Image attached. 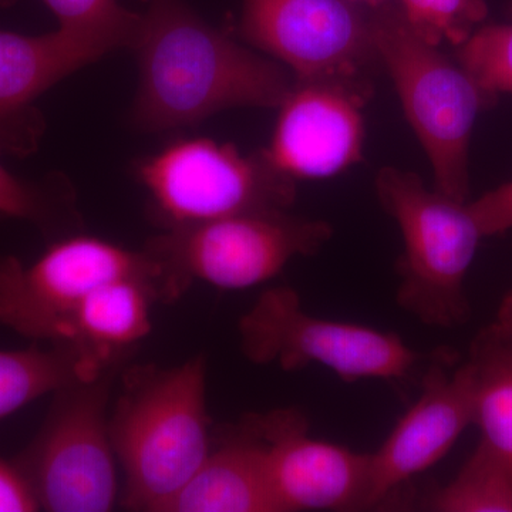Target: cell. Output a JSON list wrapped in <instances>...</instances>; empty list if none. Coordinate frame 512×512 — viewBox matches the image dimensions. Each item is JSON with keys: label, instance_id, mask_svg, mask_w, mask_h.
I'll list each match as a JSON object with an SVG mask.
<instances>
[{"label": "cell", "instance_id": "1", "mask_svg": "<svg viewBox=\"0 0 512 512\" xmlns=\"http://www.w3.org/2000/svg\"><path fill=\"white\" fill-rule=\"evenodd\" d=\"M134 46L140 66L131 120L140 130L195 126L234 107H278L295 77L239 45L183 0H150Z\"/></svg>", "mask_w": 512, "mask_h": 512}, {"label": "cell", "instance_id": "2", "mask_svg": "<svg viewBox=\"0 0 512 512\" xmlns=\"http://www.w3.org/2000/svg\"><path fill=\"white\" fill-rule=\"evenodd\" d=\"M110 436L126 476L123 504L165 512L212 450L207 359L131 369L111 414Z\"/></svg>", "mask_w": 512, "mask_h": 512}, {"label": "cell", "instance_id": "3", "mask_svg": "<svg viewBox=\"0 0 512 512\" xmlns=\"http://www.w3.org/2000/svg\"><path fill=\"white\" fill-rule=\"evenodd\" d=\"M380 64L392 77L406 119L429 157L434 188L457 201L470 194L468 150L478 114L494 103L458 62L410 25L397 0L375 8Z\"/></svg>", "mask_w": 512, "mask_h": 512}, {"label": "cell", "instance_id": "4", "mask_svg": "<svg viewBox=\"0 0 512 512\" xmlns=\"http://www.w3.org/2000/svg\"><path fill=\"white\" fill-rule=\"evenodd\" d=\"M375 185L377 200L402 231L397 305L431 328L466 325V279L484 238L468 201L430 190L402 168L383 167Z\"/></svg>", "mask_w": 512, "mask_h": 512}, {"label": "cell", "instance_id": "5", "mask_svg": "<svg viewBox=\"0 0 512 512\" xmlns=\"http://www.w3.org/2000/svg\"><path fill=\"white\" fill-rule=\"evenodd\" d=\"M140 279L164 302L185 291L163 259L146 247L133 251L82 234L55 239L32 265L0 256V325L23 338L63 343L77 306L94 289L117 279Z\"/></svg>", "mask_w": 512, "mask_h": 512}, {"label": "cell", "instance_id": "6", "mask_svg": "<svg viewBox=\"0 0 512 512\" xmlns=\"http://www.w3.org/2000/svg\"><path fill=\"white\" fill-rule=\"evenodd\" d=\"M158 224L191 227L244 212L288 210L296 181L264 150L242 154L211 138H181L138 165Z\"/></svg>", "mask_w": 512, "mask_h": 512}, {"label": "cell", "instance_id": "7", "mask_svg": "<svg viewBox=\"0 0 512 512\" xmlns=\"http://www.w3.org/2000/svg\"><path fill=\"white\" fill-rule=\"evenodd\" d=\"M238 332L242 353L255 365H278L286 372L320 365L346 383L399 382L427 359L396 333L316 318L289 286L261 293L239 320Z\"/></svg>", "mask_w": 512, "mask_h": 512}, {"label": "cell", "instance_id": "8", "mask_svg": "<svg viewBox=\"0 0 512 512\" xmlns=\"http://www.w3.org/2000/svg\"><path fill=\"white\" fill-rule=\"evenodd\" d=\"M117 367L55 393L35 439L16 458L50 512H106L119 493L107 417Z\"/></svg>", "mask_w": 512, "mask_h": 512}, {"label": "cell", "instance_id": "9", "mask_svg": "<svg viewBox=\"0 0 512 512\" xmlns=\"http://www.w3.org/2000/svg\"><path fill=\"white\" fill-rule=\"evenodd\" d=\"M332 235L326 221L295 217L288 210L254 211L168 229L147 248L184 289L201 281L242 291L275 278L296 256L318 254Z\"/></svg>", "mask_w": 512, "mask_h": 512}, {"label": "cell", "instance_id": "10", "mask_svg": "<svg viewBox=\"0 0 512 512\" xmlns=\"http://www.w3.org/2000/svg\"><path fill=\"white\" fill-rule=\"evenodd\" d=\"M239 35L296 80L366 79L380 64L375 8L350 0H244Z\"/></svg>", "mask_w": 512, "mask_h": 512}, {"label": "cell", "instance_id": "11", "mask_svg": "<svg viewBox=\"0 0 512 512\" xmlns=\"http://www.w3.org/2000/svg\"><path fill=\"white\" fill-rule=\"evenodd\" d=\"M372 93L366 79H295L278 106L266 157L295 181L335 177L362 163L363 110Z\"/></svg>", "mask_w": 512, "mask_h": 512}, {"label": "cell", "instance_id": "12", "mask_svg": "<svg viewBox=\"0 0 512 512\" xmlns=\"http://www.w3.org/2000/svg\"><path fill=\"white\" fill-rule=\"evenodd\" d=\"M264 447L266 474L279 512L369 507L370 454L309 436L299 410L251 417Z\"/></svg>", "mask_w": 512, "mask_h": 512}, {"label": "cell", "instance_id": "13", "mask_svg": "<svg viewBox=\"0 0 512 512\" xmlns=\"http://www.w3.org/2000/svg\"><path fill=\"white\" fill-rule=\"evenodd\" d=\"M451 350H437L421 379V394L390 436L370 453L369 507L447 456L473 424L470 366Z\"/></svg>", "mask_w": 512, "mask_h": 512}, {"label": "cell", "instance_id": "14", "mask_svg": "<svg viewBox=\"0 0 512 512\" xmlns=\"http://www.w3.org/2000/svg\"><path fill=\"white\" fill-rule=\"evenodd\" d=\"M99 59L62 30L42 36L0 30V154L35 153L46 128L36 100Z\"/></svg>", "mask_w": 512, "mask_h": 512}, {"label": "cell", "instance_id": "15", "mask_svg": "<svg viewBox=\"0 0 512 512\" xmlns=\"http://www.w3.org/2000/svg\"><path fill=\"white\" fill-rule=\"evenodd\" d=\"M156 302H164L161 293L140 279L101 285L77 306L63 343L97 366L120 365L127 350L151 332V306Z\"/></svg>", "mask_w": 512, "mask_h": 512}, {"label": "cell", "instance_id": "16", "mask_svg": "<svg viewBox=\"0 0 512 512\" xmlns=\"http://www.w3.org/2000/svg\"><path fill=\"white\" fill-rule=\"evenodd\" d=\"M242 430L241 436L212 448L165 512H279L261 440L248 424Z\"/></svg>", "mask_w": 512, "mask_h": 512}, {"label": "cell", "instance_id": "17", "mask_svg": "<svg viewBox=\"0 0 512 512\" xmlns=\"http://www.w3.org/2000/svg\"><path fill=\"white\" fill-rule=\"evenodd\" d=\"M467 363L480 441L512 467V340L491 323L471 343Z\"/></svg>", "mask_w": 512, "mask_h": 512}, {"label": "cell", "instance_id": "18", "mask_svg": "<svg viewBox=\"0 0 512 512\" xmlns=\"http://www.w3.org/2000/svg\"><path fill=\"white\" fill-rule=\"evenodd\" d=\"M111 367L117 366L94 365L66 343H52L47 349L0 350V420L46 394L94 379Z\"/></svg>", "mask_w": 512, "mask_h": 512}, {"label": "cell", "instance_id": "19", "mask_svg": "<svg viewBox=\"0 0 512 512\" xmlns=\"http://www.w3.org/2000/svg\"><path fill=\"white\" fill-rule=\"evenodd\" d=\"M0 217L29 222L47 238L77 234L83 227L76 194L66 177L25 180L0 163Z\"/></svg>", "mask_w": 512, "mask_h": 512}, {"label": "cell", "instance_id": "20", "mask_svg": "<svg viewBox=\"0 0 512 512\" xmlns=\"http://www.w3.org/2000/svg\"><path fill=\"white\" fill-rule=\"evenodd\" d=\"M437 512H512V467L478 443L457 476L431 498Z\"/></svg>", "mask_w": 512, "mask_h": 512}, {"label": "cell", "instance_id": "21", "mask_svg": "<svg viewBox=\"0 0 512 512\" xmlns=\"http://www.w3.org/2000/svg\"><path fill=\"white\" fill-rule=\"evenodd\" d=\"M55 13L59 30L79 40L97 56L134 49L143 16L117 0H43Z\"/></svg>", "mask_w": 512, "mask_h": 512}, {"label": "cell", "instance_id": "22", "mask_svg": "<svg viewBox=\"0 0 512 512\" xmlns=\"http://www.w3.org/2000/svg\"><path fill=\"white\" fill-rule=\"evenodd\" d=\"M412 28L431 45L466 43L488 15L485 0H397Z\"/></svg>", "mask_w": 512, "mask_h": 512}, {"label": "cell", "instance_id": "23", "mask_svg": "<svg viewBox=\"0 0 512 512\" xmlns=\"http://www.w3.org/2000/svg\"><path fill=\"white\" fill-rule=\"evenodd\" d=\"M456 49L457 62L483 89L512 94V23L480 26Z\"/></svg>", "mask_w": 512, "mask_h": 512}, {"label": "cell", "instance_id": "24", "mask_svg": "<svg viewBox=\"0 0 512 512\" xmlns=\"http://www.w3.org/2000/svg\"><path fill=\"white\" fill-rule=\"evenodd\" d=\"M485 237L504 234L512 228V181L468 202Z\"/></svg>", "mask_w": 512, "mask_h": 512}, {"label": "cell", "instance_id": "25", "mask_svg": "<svg viewBox=\"0 0 512 512\" xmlns=\"http://www.w3.org/2000/svg\"><path fill=\"white\" fill-rule=\"evenodd\" d=\"M39 500L28 477L16 461L0 457V512L40 511Z\"/></svg>", "mask_w": 512, "mask_h": 512}, {"label": "cell", "instance_id": "26", "mask_svg": "<svg viewBox=\"0 0 512 512\" xmlns=\"http://www.w3.org/2000/svg\"><path fill=\"white\" fill-rule=\"evenodd\" d=\"M494 323L498 328L503 330L505 336H508V338L512 340V292L505 296Z\"/></svg>", "mask_w": 512, "mask_h": 512}, {"label": "cell", "instance_id": "27", "mask_svg": "<svg viewBox=\"0 0 512 512\" xmlns=\"http://www.w3.org/2000/svg\"><path fill=\"white\" fill-rule=\"evenodd\" d=\"M350 2L359 3V5L370 6V8H376V6L386 5V3L394 2V0H350Z\"/></svg>", "mask_w": 512, "mask_h": 512}, {"label": "cell", "instance_id": "28", "mask_svg": "<svg viewBox=\"0 0 512 512\" xmlns=\"http://www.w3.org/2000/svg\"><path fill=\"white\" fill-rule=\"evenodd\" d=\"M16 0H0V8H9Z\"/></svg>", "mask_w": 512, "mask_h": 512}, {"label": "cell", "instance_id": "29", "mask_svg": "<svg viewBox=\"0 0 512 512\" xmlns=\"http://www.w3.org/2000/svg\"><path fill=\"white\" fill-rule=\"evenodd\" d=\"M510 16L512 18V0H511V3H510Z\"/></svg>", "mask_w": 512, "mask_h": 512}]
</instances>
